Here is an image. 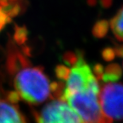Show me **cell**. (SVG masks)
Returning <instances> with one entry per match:
<instances>
[{"label": "cell", "mask_w": 123, "mask_h": 123, "mask_svg": "<svg viewBox=\"0 0 123 123\" xmlns=\"http://www.w3.org/2000/svg\"><path fill=\"white\" fill-rule=\"evenodd\" d=\"M93 72L98 80H102L105 82H115L122 76V69L117 64L108 65L106 68L97 65L94 68Z\"/></svg>", "instance_id": "6"}, {"label": "cell", "mask_w": 123, "mask_h": 123, "mask_svg": "<svg viewBox=\"0 0 123 123\" xmlns=\"http://www.w3.org/2000/svg\"><path fill=\"white\" fill-rule=\"evenodd\" d=\"M9 60L10 69L15 72L14 93L19 100L37 105L50 98L54 99V83L41 67L31 65L20 54H13Z\"/></svg>", "instance_id": "1"}, {"label": "cell", "mask_w": 123, "mask_h": 123, "mask_svg": "<svg viewBox=\"0 0 123 123\" xmlns=\"http://www.w3.org/2000/svg\"><path fill=\"white\" fill-rule=\"evenodd\" d=\"M0 123H27L25 117L9 99H0Z\"/></svg>", "instance_id": "5"}, {"label": "cell", "mask_w": 123, "mask_h": 123, "mask_svg": "<svg viewBox=\"0 0 123 123\" xmlns=\"http://www.w3.org/2000/svg\"><path fill=\"white\" fill-rule=\"evenodd\" d=\"M19 7L12 3H0V32L10 22L11 17L19 11Z\"/></svg>", "instance_id": "7"}, {"label": "cell", "mask_w": 123, "mask_h": 123, "mask_svg": "<svg viewBox=\"0 0 123 123\" xmlns=\"http://www.w3.org/2000/svg\"><path fill=\"white\" fill-rule=\"evenodd\" d=\"M100 87H93L64 96L65 101L80 117L82 123H112L105 117L99 102Z\"/></svg>", "instance_id": "2"}, {"label": "cell", "mask_w": 123, "mask_h": 123, "mask_svg": "<svg viewBox=\"0 0 123 123\" xmlns=\"http://www.w3.org/2000/svg\"><path fill=\"white\" fill-rule=\"evenodd\" d=\"M34 116L37 123H82L72 108L60 99L47 103Z\"/></svg>", "instance_id": "3"}, {"label": "cell", "mask_w": 123, "mask_h": 123, "mask_svg": "<svg viewBox=\"0 0 123 123\" xmlns=\"http://www.w3.org/2000/svg\"><path fill=\"white\" fill-rule=\"evenodd\" d=\"M99 98L105 117L112 122L123 119V84L108 82L102 85Z\"/></svg>", "instance_id": "4"}, {"label": "cell", "mask_w": 123, "mask_h": 123, "mask_svg": "<svg viewBox=\"0 0 123 123\" xmlns=\"http://www.w3.org/2000/svg\"><path fill=\"white\" fill-rule=\"evenodd\" d=\"M114 52H115V55L123 57V46L117 48L116 50H114Z\"/></svg>", "instance_id": "10"}, {"label": "cell", "mask_w": 123, "mask_h": 123, "mask_svg": "<svg viewBox=\"0 0 123 123\" xmlns=\"http://www.w3.org/2000/svg\"><path fill=\"white\" fill-rule=\"evenodd\" d=\"M108 30V25L106 22H100L97 25H96V27L94 28V34L96 36L98 37H102L105 35V33L107 32Z\"/></svg>", "instance_id": "9"}, {"label": "cell", "mask_w": 123, "mask_h": 123, "mask_svg": "<svg viewBox=\"0 0 123 123\" xmlns=\"http://www.w3.org/2000/svg\"><path fill=\"white\" fill-rule=\"evenodd\" d=\"M110 27L115 37L119 41L123 42V7L112 18Z\"/></svg>", "instance_id": "8"}]
</instances>
